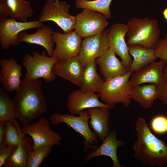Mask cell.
<instances>
[{
  "mask_svg": "<svg viewBox=\"0 0 167 167\" xmlns=\"http://www.w3.org/2000/svg\"><path fill=\"white\" fill-rule=\"evenodd\" d=\"M41 79L21 80L12 99L18 118L23 126L30 123L47 111Z\"/></svg>",
  "mask_w": 167,
  "mask_h": 167,
  "instance_id": "1",
  "label": "cell"
},
{
  "mask_svg": "<svg viewBox=\"0 0 167 167\" xmlns=\"http://www.w3.org/2000/svg\"><path fill=\"white\" fill-rule=\"evenodd\" d=\"M135 130L137 139L133 146L135 158L143 166L163 167L167 165V144L152 133L142 118L137 119Z\"/></svg>",
  "mask_w": 167,
  "mask_h": 167,
  "instance_id": "2",
  "label": "cell"
},
{
  "mask_svg": "<svg viewBox=\"0 0 167 167\" xmlns=\"http://www.w3.org/2000/svg\"><path fill=\"white\" fill-rule=\"evenodd\" d=\"M126 25L128 45H136L154 49L161 34L156 19L133 17L128 20Z\"/></svg>",
  "mask_w": 167,
  "mask_h": 167,
  "instance_id": "3",
  "label": "cell"
},
{
  "mask_svg": "<svg viewBox=\"0 0 167 167\" xmlns=\"http://www.w3.org/2000/svg\"><path fill=\"white\" fill-rule=\"evenodd\" d=\"M132 72L128 71L125 74L105 80L97 93L104 103L114 106L121 103L128 107L131 101V94L133 87L130 81Z\"/></svg>",
  "mask_w": 167,
  "mask_h": 167,
  "instance_id": "4",
  "label": "cell"
},
{
  "mask_svg": "<svg viewBox=\"0 0 167 167\" xmlns=\"http://www.w3.org/2000/svg\"><path fill=\"white\" fill-rule=\"evenodd\" d=\"M46 54L45 51L41 54L34 51L32 55L27 54L24 56L22 64L26 69L24 78L32 80L42 78L47 83L55 80L56 76L53 69L58 60L54 57L47 56Z\"/></svg>",
  "mask_w": 167,
  "mask_h": 167,
  "instance_id": "5",
  "label": "cell"
},
{
  "mask_svg": "<svg viewBox=\"0 0 167 167\" xmlns=\"http://www.w3.org/2000/svg\"><path fill=\"white\" fill-rule=\"evenodd\" d=\"M79 115L75 116L71 114L56 113L50 116L49 120L54 125L65 123L80 134L84 139V144L85 151L90 148L95 149L97 147L98 137L89 126L88 121L90 116L87 110H84Z\"/></svg>",
  "mask_w": 167,
  "mask_h": 167,
  "instance_id": "6",
  "label": "cell"
},
{
  "mask_svg": "<svg viewBox=\"0 0 167 167\" xmlns=\"http://www.w3.org/2000/svg\"><path fill=\"white\" fill-rule=\"evenodd\" d=\"M70 5L66 2L59 0H46L38 21L40 22L52 21L66 33L74 30L75 16L69 13Z\"/></svg>",
  "mask_w": 167,
  "mask_h": 167,
  "instance_id": "7",
  "label": "cell"
},
{
  "mask_svg": "<svg viewBox=\"0 0 167 167\" xmlns=\"http://www.w3.org/2000/svg\"><path fill=\"white\" fill-rule=\"evenodd\" d=\"M20 132L31 137L33 143V149L44 146L59 145L63 140L58 133L50 129L49 122L43 117L37 122L23 126L20 128Z\"/></svg>",
  "mask_w": 167,
  "mask_h": 167,
  "instance_id": "8",
  "label": "cell"
},
{
  "mask_svg": "<svg viewBox=\"0 0 167 167\" xmlns=\"http://www.w3.org/2000/svg\"><path fill=\"white\" fill-rule=\"evenodd\" d=\"M38 21L23 22L10 18L0 19V43L2 49L6 50L11 46L19 44V33L27 30L38 28L43 25Z\"/></svg>",
  "mask_w": 167,
  "mask_h": 167,
  "instance_id": "9",
  "label": "cell"
},
{
  "mask_svg": "<svg viewBox=\"0 0 167 167\" xmlns=\"http://www.w3.org/2000/svg\"><path fill=\"white\" fill-rule=\"evenodd\" d=\"M75 16L74 30L82 38L101 32L109 24L108 18L105 15L89 9H83Z\"/></svg>",
  "mask_w": 167,
  "mask_h": 167,
  "instance_id": "10",
  "label": "cell"
},
{
  "mask_svg": "<svg viewBox=\"0 0 167 167\" xmlns=\"http://www.w3.org/2000/svg\"><path fill=\"white\" fill-rule=\"evenodd\" d=\"M82 38L75 30L66 33L54 32L53 40L56 47L53 57L59 61L68 60L78 55Z\"/></svg>",
  "mask_w": 167,
  "mask_h": 167,
  "instance_id": "11",
  "label": "cell"
},
{
  "mask_svg": "<svg viewBox=\"0 0 167 167\" xmlns=\"http://www.w3.org/2000/svg\"><path fill=\"white\" fill-rule=\"evenodd\" d=\"M109 31L105 28L99 33L85 38L82 41L78 56L84 68L109 49Z\"/></svg>",
  "mask_w": 167,
  "mask_h": 167,
  "instance_id": "12",
  "label": "cell"
},
{
  "mask_svg": "<svg viewBox=\"0 0 167 167\" xmlns=\"http://www.w3.org/2000/svg\"><path fill=\"white\" fill-rule=\"evenodd\" d=\"M98 94L93 92H82L80 89L74 91L69 95L66 106L69 112L74 115L79 114L85 109L93 108L113 109L114 106L101 102Z\"/></svg>",
  "mask_w": 167,
  "mask_h": 167,
  "instance_id": "13",
  "label": "cell"
},
{
  "mask_svg": "<svg viewBox=\"0 0 167 167\" xmlns=\"http://www.w3.org/2000/svg\"><path fill=\"white\" fill-rule=\"evenodd\" d=\"M127 31L126 24L117 23L112 25L109 29L108 38L109 49L121 59V61L129 69L132 60L129 53L128 45L125 40Z\"/></svg>",
  "mask_w": 167,
  "mask_h": 167,
  "instance_id": "14",
  "label": "cell"
},
{
  "mask_svg": "<svg viewBox=\"0 0 167 167\" xmlns=\"http://www.w3.org/2000/svg\"><path fill=\"white\" fill-rule=\"evenodd\" d=\"M167 61L160 59L132 73L130 81L133 87L144 83L158 85L165 79L163 70Z\"/></svg>",
  "mask_w": 167,
  "mask_h": 167,
  "instance_id": "15",
  "label": "cell"
},
{
  "mask_svg": "<svg viewBox=\"0 0 167 167\" xmlns=\"http://www.w3.org/2000/svg\"><path fill=\"white\" fill-rule=\"evenodd\" d=\"M0 82L7 92L11 93L19 87L23 75L22 67L12 58L0 60Z\"/></svg>",
  "mask_w": 167,
  "mask_h": 167,
  "instance_id": "16",
  "label": "cell"
},
{
  "mask_svg": "<svg viewBox=\"0 0 167 167\" xmlns=\"http://www.w3.org/2000/svg\"><path fill=\"white\" fill-rule=\"evenodd\" d=\"M116 54L109 48L95 59L101 74L105 80L123 75L128 70Z\"/></svg>",
  "mask_w": 167,
  "mask_h": 167,
  "instance_id": "17",
  "label": "cell"
},
{
  "mask_svg": "<svg viewBox=\"0 0 167 167\" xmlns=\"http://www.w3.org/2000/svg\"><path fill=\"white\" fill-rule=\"evenodd\" d=\"M117 134L116 130L110 131L101 145L84 156V161H88L99 156H106L111 159L113 167H121L117 152L118 148L123 145L124 142L123 140H118L117 139Z\"/></svg>",
  "mask_w": 167,
  "mask_h": 167,
  "instance_id": "18",
  "label": "cell"
},
{
  "mask_svg": "<svg viewBox=\"0 0 167 167\" xmlns=\"http://www.w3.org/2000/svg\"><path fill=\"white\" fill-rule=\"evenodd\" d=\"M84 69L77 56L66 61L58 60L54 65L53 71L56 76L79 87Z\"/></svg>",
  "mask_w": 167,
  "mask_h": 167,
  "instance_id": "19",
  "label": "cell"
},
{
  "mask_svg": "<svg viewBox=\"0 0 167 167\" xmlns=\"http://www.w3.org/2000/svg\"><path fill=\"white\" fill-rule=\"evenodd\" d=\"M54 31L50 27L43 25L38 28L35 33L28 34L23 31L19 35L20 43L36 44L43 47L46 50L49 56L53 57L55 44L53 40Z\"/></svg>",
  "mask_w": 167,
  "mask_h": 167,
  "instance_id": "20",
  "label": "cell"
},
{
  "mask_svg": "<svg viewBox=\"0 0 167 167\" xmlns=\"http://www.w3.org/2000/svg\"><path fill=\"white\" fill-rule=\"evenodd\" d=\"M109 109L96 107L87 110L90 116L89 125L93 133L102 141L110 132Z\"/></svg>",
  "mask_w": 167,
  "mask_h": 167,
  "instance_id": "21",
  "label": "cell"
},
{
  "mask_svg": "<svg viewBox=\"0 0 167 167\" xmlns=\"http://www.w3.org/2000/svg\"><path fill=\"white\" fill-rule=\"evenodd\" d=\"M96 65L95 60H94L84 68L79 86L82 92L98 93L101 90L105 80L97 73Z\"/></svg>",
  "mask_w": 167,
  "mask_h": 167,
  "instance_id": "22",
  "label": "cell"
},
{
  "mask_svg": "<svg viewBox=\"0 0 167 167\" xmlns=\"http://www.w3.org/2000/svg\"><path fill=\"white\" fill-rule=\"evenodd\" d=\"M131 97V99L138 103L143 108H150L152 106L154 101L158 98L156 85L149 84L135 86Z\"/></svg>",
  "mask_w": 167,
  "mask_h": 167,
  "instance_id": "23",
  "label": "cell"
},
{
  "mask_svg": "<svg viewBox=\"0 0 167 167\" xmlns=\"http://www.w3.org/2000/svg\"><path fill=\"white\" fill-rule=\"evenodd\" d=\"M33 143L28 137L24 135L22 142L6 160V167H26L27 158L29 152L33 149Z\"/></svg>",
  "mask_w": 167,
  "mask_h": 167,
  "instance_id": "24",
  "label": "cell"
},
{
  "mask_svg": "<svg viewBox=\"0 0 167 167\" xmlns=\"http://www.w3.org/2000/svg\"><path fill=\"white\" fill-rule=\"evenodd\" d=\"M10 18L20 21L26 22L33 12L30 1L25 0H7Z\"/></svg>",
  "mask_w": 167,
  "mask_h": 167,
  "instance_id": "25",
  "label": "cell"
},
{
  "mask_svg": "<svg viewBox=\"0 0 167 167\" xmlns=\"http://www.w3.org/2000/svg\"><path fill=\"white\" fill-rule=\"evenodd\" d=\"M6 92L0 88V122H14L18 116L15 105Z\"/></svg>",
  "mask_w": 167,
  "mask_h": 167,
  "instance_id": "26",
  "label": "cell"
},
{
  "mask_svg": "<svg viewBox=\"0 0 167 167\" xmlns=\"http://www.w3.org/2000/svg\"><path fill=\"white\" fill-rule=\"evenodd\" d=\"M113 0H76V7L78 9H87L100 12L108 19L111 18L110 6Z\"/></svg>",
  "mask_w": 167,
  "mask_h": 167,
  "instance_id": "27",
  "label": "cell"
},
{
  "mask_svg": "<svg viewBox=\"0 0 167 167\" xmlns=\"http://www.w3.org/2000/svg\"><path fill=\"white\" fill-rule=\"evenodd\" d=\"M6 134L4 143L6 145L17 146L23 140L24 135L20 132V128L16 120L14 122H6Z\"/></svg>",
  "mask_w": 167,
  "mask_h": 167,
  "instance_id": "28",
  "label": "cell"
},
{
  "mask_svg": "<svg viewBox=\"0 0 167 167\" xmlns=\"http://www.w3.org/2000/svg\"><path fill=\"white\" fill-rule=\"evenodd\" d=\"M53 145L44 146L32 149L29 152L26 167H39L50 153Z\"/></svg>",
  "mask_w": 167,
  "mask_h": 167,
  "instance_id": "29",
  "label": "cell"
},
{
  "mask_svg": "<svg viewBox=\"0 0 167 167\" xmlns=\"http://www.w3.org/2000/svg\"><path fill=\"white\" fill-rule=\"evenodd\" d=\"M150 126L152 131L158 134L167 132V117L159 115L154 117L151 120Z\"/></svg>",
  "mask_w": 167,
  "mask_h": 167,
  "instance_id": "30",
  "label": "cell"
},
{
  "mask_svg": "<svg viewBox=\"0 0 167 167\" xmlns=\"http://www.w3.org/2000/svg\"><path fill=\"white\" fill-rule=\"evenodd\" d=\"M143 47L136 45H128V50L133 59L128 71L133 73L137 70L140 55Z\"/></svg>",
  "mask_w": 167,
  "mask_h": 167,
  "instance_id": "31",
  "label": "cell"
},
{
  "mask_svg": "<svg viewBox=\"0 0 167 167\" xmlns=\"http://www.w3.org/2000/svg\"><path fill=\"white\" fill-rule=\"evenodd\" d=\"M157 58H158L155 55L153 49L143 47L137 71L156 61Z\"/></svg>",
  "mask_w": 167,
  "mask_h": 167,
  "instance_id": "32",
  "label": "cell"
},
{
  "mask_svg": "<svg viewBox=\"0 0 167 167\" xmlns=\"http://www.w3.org/2000/svg\"><path fill=\"white\" fill-rule=\"evenodd\" d=\"M154 50L158 58L167 61V34L163 38L159 39Z\"/></svg>",
  "mask_w": 167,
  "mask_h": 167,
  "instance_id": "33",
  "label": "cell"
},
{
  "mask_svg": "<svg viewBox=\"0 0 167 167\" xmlns=\"http://www.w3.org/2000/svg\"><path fill=\"white\" fill-rule=\"evenodd\" d=\"M17 147L6 145L4 143L0 144V167L4 165L7 159L13 153Z\"/></svg>",
  "mask_w": 167,
  "mask_h": 167,
  "instance_id": "34",
  "label": "cell"
},
{
  "mask_svg": "<svg viewBox=\"0 0 167 167\" xmlns=\"http://www.w3.org/2000/svg\"><path fill=\"white\" fill-rule=\"evenodd\" d=\"M158 98L164 105H167V79H166L161 84L156 85Z\"/></svg>",
  "mask_w": 167,
  "mask_h": 167,
  "instance_id": "35",
  "label": "cell"
},
{
  "mask_svg": "<svg viewBox=\"0 0 167 167\" xmlns=\"http://www.w3.org/2000/svg\"><path fill=\"white\" fill-rule=\"evenodd\" d=\"M10 18L7 0H0V19Z\"/></svg>",
  "mask_w": 167,
  "mask_h": 167,
  "instance_id": "36",
  "label": "cell"
},
{
  "mask_svg": "<svg viewBox=\"0 0 167 167\" xmlns=\"http://www.w3.org/2000/svg\"><path fill=\"white\" fill-rule=\"evenodd\" d=\"M6 134V122H0V144L4 142Z\"/></svg>",
  "mask_w": 167,
  "mask_h": 167,
  "instance_id": "37",
  "label": "cell"
},
{
  "mask_svg": "<svg viewBox=\"0 0 167 167\" xmlns=\"http://www.w3.org/2000/svg\"><path fill=\"white\" fill-rule=\"evenodd\" d=\"M162 14L164 19L167 21V8H166L163 10Z\"/></svg>",
  "mask_w": 167,
  "mask_h": 167,
  "instance_id": "38",
  "label": "cell"
},
{
  "mask_svg": "<svg viewBox=\"0 0 167 167\" xmlns=\"http://www.w3.org/2000/svg\"><path fill=\"white\" fill-rule=\"evenodd\" d=\"M163 72L165 76V78L167 79V62L164 67Z\"/></svg>",
  "mask_w": 167,
  "mask_h": 167,
  "instance_id": "39",
  "label": "cell"
}]
</instances>
